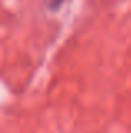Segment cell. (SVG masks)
<instances>
[{
    "instance_id": "1",
    "label": "cell",
    "mask_w": 131,
    "mask_h": 133,
    "mask_svg": "<svg viewBox=\"0 0 131 133\" xmlns=\"http://www.w3.org/2000/svg\"><path fill=\"white\" fill-rule=\"evenodd\" d=\"M64 0H46V7L49 12H57V10L62 7Z\"/></svg>"
}]
</instances>
